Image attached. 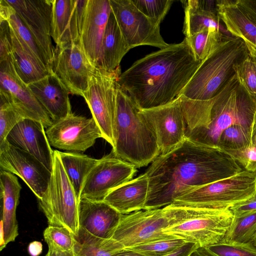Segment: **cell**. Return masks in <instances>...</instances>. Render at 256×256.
<instances>
[{"label": "cell", "mask_w": 256, "mask_h": 256, "mask_svg": "<svg viewBox=\"0 0 256 256\" xmlns=\"http://www.w3.org/2000/svg\"><path fill=\"white\" fill-rule=\"evenodd\" d=\"M116 256H145L144 254L128 248H124L120 250Z\"/></svg>", "instance_id": "cell-48"}, {"label": "cell", "mask_w": 256, "mask_h": 256, "mask_svg": "<svg viewBox=\"0 0 256 256\" xmlns=\"http://www.w3.org/2000/svg\"><path fill=\"white\" fill-rule=\"evenodd\" d=\"M230 154L187 138L164 154H160L144 172L149 186L144 210L173 204L188 190L232 176L242 171Z\"/></svg>", "instance_id": "cell-1"}, {"label": "cell", "mask_w": 256, "mask_h": 256, "mask_svg": "<svg viewBox=\"0 0 256 256\" xmlns=\"http://www.w3.org/2000/svg\"><path fill=\"white\" fill-rule=\"evenodd\" d=\"M256 192V176L244 170L229 178L192 188L173 204L210 209H227Z\"/></svg>", "instance_id": "cell-7"}, {"label": "cell", "mask_w": 256, "mask_h": 256, "mask_svg": "<svg viewBox=\"0 0 256 256\" xmlns=\"http://www.w3.org/2000/svg\"><path fill=\"white\" fill-rule=\"evenodd\" d=\"M120 66L112 71L96 68L90 76L87 90L82 97L98 125L102 138L114 146V124L116 107L118 80Z\"/></svg>", "instance_id": "cell-9"}, {"label": "cell", "mask_w": 256, "mask_h": 256, "mask_svg": "<svg viewBox=\"0 0 256 256\" xmlns=\"http://www.w3.org/2000/svg\"><path fill=\"white\" fill-rule=\"evenodd\" d=\"M186 242L182 239L172 238L158 240L128 248L138 252L145 256H165Z\"/></svg>", "instance_id": "cell-37"}, {"label": "cell", "mask_w": 256, "mask_h": 256, "mask_svg": "<svg viewBox=\"0 0 256 256\" xmlns=\"http://www.w3.org/2000/svg\"><path fill=\"white\" fill-rule=\"evenodd\" d=\"M234 158L244 167V170L256 176V149L250 148L246 152L235 156Z\"/></svg>", "instance_id": "cell-42"}, {"label": "cell", "mask_w": 256, "mask_h": 256, "mask_svg": "<svg viewBox=\"0 0 256 256\" xmlns=\"http://www.w3.org/2000/svg\"><path fill=\"white\" fill-rule=\"evenodd\" d=\"M0 166L21 178L38 200L48 188L52 172L35 156L7 140L0 146Z\"/></svg>", "instance_id": "cell-16"}, {"label": "cell", "mask_w": 256, "mask_h": 256, "mask_svg": "<svg viewBox=\"0 0 256 256\" xmlns=\"http://www.w3.org/2000/svg\"><path fill=\"white\" fill-rule=\"evenodd\" d=\"M218 14L228 30L256 48V20L238 0H216Z\"/></svg>", "instance_id": "cell-26"}, {"label": "cell", "mask_w": 256, "mask_h": 256, "mask_svg": "<svg viewBox=\"0 0 256 256\" xmlns=\"http://www.w3.org/2000/svg\"><path fill=\"white\" fill-rule=\"evenodd\" d=\"M146 16L160 25L173 3L170 0H132Z\"/></svg>", "instance_id": "cell-39"}, {"label": "cell", "mask_w": 256, "mask_h": 256, "mask_svg": "<svg viewBox=\"0 0 256 256\" xmlns=\"http://www.w3.org/2000/svg\"><path fill=\"white\" fill-rule=\"evenodd\" d=\"M44 128L41 122L25 118L12 129L6 140L10 144L35 156L52 172L54 151Z\"/></svg>", "instance_id": "cell-21"}, {"label": "cell", "mask_w": 256, "mask_h": 256, "mask_svg": "<svg viewBox=\"0 0 256 256\" xmlns=\"http://www.w3.org/2000/svg\"><path fill=\"white\" fill-rule=\"evenodd\" d=\"M28 29L50 66L54 52L52 42V0H6Z\"/></svg>", "instance_id": "cell-17"}, {"label": "cell", "mask_w": 256, "mask_h": 256, "mask_svg": "<svg viewBox=\"0 0 256 256\" xmlns=\"http://www.w3.org/2000/svg\"><path fill=\"white\" fill-rule=\"evenodd\" d=\"M76 256H116L124 246L116 240L96 236L80 228L74 236Z\"/></svg>", "instance_id": "cell-31"}, {"label": "cell", "mask_w": 256, "mask_h": 256, "mask_svg": "<svg viewBox=\"0 0 256 256\" xmlns=\"http://www.w3.org/2000/svg\"><path fill=\"white\" fill-rule=\"evenodd\" d=\"M10 28L11 58L20 78L28 85L48 75L50 72L48 68L23 47L10 26Z\"/></svg>", "instance_id": "cell-28"}, {"label": "cell", "mask_w": 256, "mask_h": 256, "mask_svg": "<svg viewBox=\"0 0 256 256\" xmlns=\"http://www.w3.org/2000/svg\"><path fill=\"white\" fill-rule=\"evenodd\" d=\"M136 168L117 157L112 150L98 159L86 176L80 200L104 201L114 189L132 180Z\"/></svg>", "instance_id": "cell-12"}, {"label": "cell", "mask_w": 256, "mask_h": 256, "mask_svg": "<svg viewBox=\"0 0 256 256\" xmlns=\"http://www.w3.org/2000/svg\"><path fill=\"white\" fill-rule=\"evenodd\" d=\"M229 209L234 216L256 212V192L249 198L234 204Z\"/></svg>", "instance_id": "cell-43"}, {"label": "cell", "mask_w": 256, "mask_h": 256, "mask_svg": "<svg viewBox=\"0 0 256 256\" xmlns=\"http://www.w3.org/2000/svg\"><path fill=\"white\" fill-rule=\"evenodd\" d=\"M186 38L196 58L200 62L224 40L229 38L216 28L205 29Z\"/></svg>", "instance_id": "cell-35"}, {"label": "cell", "mask_w": 256, "mask_h": 256, "mask_svg": "<svg viewBox=\"0 0 256 256\" xmlns=\"http://www.w3.org/2000/svg\"><path fill=\"white\" fill-rule=\"evenodd\" d=\"M252 131L240 125H233L224 130L217 148L234 158L250 148Z\"/></svg>", "instance_id": "cell-34"}, {"label": "cell", "mask_w": 256, "mask_h": 256, "mask_svg": "<svg viewBox=\"0 0 256 256\" xmlns=\"http://www.w3.org/2000/svg\"><path fill=\"white\" fill-rule=\"evenodd\" d=\"M184 10L183 32L186 38L208 28H216L228 38H236L226 29L218 12L198 8L193 0H182Z\"/></svg>", "instance_id": "cell-29"}, {"label": "cell", "mask_w": 256, "mask_h": 256, "mask_svg": "<svg viewBox=\"0 0 256 256\" xmlns=\"http://www.w3.org/2000/svg\"><path fill=\"white\" fill-rule=\"evenodd\" d=\"M46 256H76L73 250H63L54 248H48Z\"/></svg>", "instance_id": "cell-46"}, {"label": "cell", "mask_w": 256, "mask_h": 256, "mask_svg": "<svg viewBox=\"0 0 256 256\" xmlns=\"http://www.w3.org/2000/svg\"><path fill=\"white\" fill-rule=\"evenodd\" d=\"M248 49L249 51L250 55L255 62L256 64V48L254 47L252 44H250L244 42Z\"/></svg>", "instance_id": "cell-51"}, {"label": "cell", "mask_w": 256, "mask_h": 256, "mask_svg": "<svg viewBox=\"0 0 256 256\" xmlns=\"http://www.w3.org/2000/svg\"><path fill=\"white\" fill-rule=\"evenodd\" d=\"M149 182L144 173L112 190L104 201L122 214L144 209Z\"/></svg>", "instance_id": "cell-25"}, {"label": "cell", "mask_w": 256, "mask_h": 256, "mask_svg": "<svg viewBox=\"0 0 256 256\" xmlns=\"http://www.w3.org/2000/svg\"><path fill=\"white\" fill-rule=\"evenodd\" d=\"M111 12L110 0H88L80 42L87 58L98 66L102 41Z\"/></svg>", "instance_id": "cell-20"}, {"label": "cell", "mask_w": 256, "mask_h": 256, "mask_svg": "<svg viewBox=\"0 0 256 256\" xmlns=\"http://www.w3.org/2000/svg\"><path fill=\"white\" fill-rule=\"evenodd\" d=\"M0 20H6L23 47L50 70L48 62L32 35L13 8L6 0H0Z\"/></svg>", "instance_id": "cell-30"}, {"label": "cell", "mask_w": 256, "mask_h": 256, "mask_svg": "<svg viewBox=\"0 0 256 256\" xmlns=\"http://www.w3.org/2000/svg\"><path fill=\"white\" fill-rule=\"evenodd\" d=\"M130 50L111 10L102 41L100 60L97 68L108 71L116 70L120 66L122 58Z\"/></svg>", "instance_id": "cell-27"}, {"label": "cell", "mask_w": 256, "mask_h": 256, "mask_svg": "<svg viewBox=\"0 0 256 256\" xmlns=\"http://www.w3.org/2000/svg\"><path fill=\"white\" fill-rule=\"evenodd\" d=\"M212 256H256V250L223 243L204 248Z\"/></svg>", "instance_id": "cell-41"}, {"label": "cell", "mask_w": 256, "mask_h": 256, "mask_svg": "<svg viewBox=\"0 0 256 256\" xmlns=\"http://www.w3.org/2000/svg\"><path fill=\"white\" fill-rule=\"evenodd\" d=\"M256 120V102L236 74L214 100L204 124L186 132L198 144L217 148L222 132L233 125L252 132Z\"/></svg>", "instance_id": "cell-4"}, {"label": "cell", "mask_w": 256, "mask_h": 256, "mask_svg": "<svg viewBox=\"0 0 256 256\" xmlns=\"http://www.w3.org/2000/svg\"><path fill=\"white\" fill-rule=\"evenodd\" d=\"M200 63L185 38L137 60L117 82L140 110L150 109L178 98Z\"/></svg>", "instance_id": "cell-2"}, {"label": "cell", "mask_w": 256, "mask_h": 256, "mask_svg": "<svg viewBox=\"0 0 256 256\" xmlns=\"http://www.w3.org/2000/svg\"><path fill=\"white\" fill-rule=\"evenodd\" d=\"M42 246L40 242L34 241L28 246V251L31 256H38L42 252Z\"/></svg>", "instance_id": "cell-47"}, {"label": "cell", "mask_w": 256, "mask_h": 256, "mask_svg": "<svg viewBox=\"0 0 256 256\" xmlns=\"http://www.w3.org/2000/svg\"><path fill=\"white\" fill-rule=\"evenodd\" d=\"M222 243L256 250V212L234 216Z\"/></svg>", "instance_id": "cell-33"}, {"label": "cell", "mask_w": 256, "mask_h": 256, "mask_svg": "<svg viewBox=\"0 0 256 256\" xmlns=\"http://www.w3.org/2000/svg\"><path fill=\"white\" fill-rule=\"evenodd\" d=\"M190 256H212L203 247H198L195 250Z\"/></svg>", "instance_id": "cell-49"}, {"label": "cell", "mask_w": 256, "mask_h": 256, "mask_svg": "<svg viewBox=\"0 0 256 256\" xmlns=\"http://www.w3.org/2000/svg\"><path fill=\"white\" fill-rule=\"evenodd\" d=\"M199 246L196 244L186 242L172 252L165 256H190Z\"/></svg>", "instance_id": "cell-44"}, {"label": "cell", "mask_w": 256, "mask_h": 256, "mask_svg": "<svg viewBox=\"0 0 256 256\" xmlns=\"http://www.w3.org/2000/svg\"><path fill=\"white\" fill-rule=\"evenodd\" d=\"M38 201L49 225L64 228L74 236L78 235L79 201L62 166L58 150H54L50 182Z\"/></svg>", "instance_id": "cell-8"}, {"label": "cell", "mask_w": 256, "mask_h": 256, "mask_svg": "<svg viewBox=\"0 0 256 256\" xmlns=\"http://www.w3.org/2000/svg\"><path fill=\"white\" fill-rule=\"evenodd\" d=\"M95 68L84 54L80 41L62 46H56L50 72L70 94L82 96Z\"/></svg>", "instance_id": "cell-13"}, {"label": "cell", "mask_w": 256, "mask_h": 256, "mask_svg": "<svg viewBox=\"0 0 256 256\" xmlns=\"http://www.w3.org/2000/svg\"><path fill=\"white\" fill-rule=\"evenodd\" d=\"M88 0H52V38L56 46L80 41Z\"/></svg>", "instance_id": "cell-19"}, {"label": "cell", "mask_w": 256, "mask_h": 256, "mask_svg": "<svg viewBox=\"0 0 256 256\" xmlns=\"http://www.w3.org/2000/svg\"><path fill=\"white\" fill-rule=\"evenodd\" d=\"M169 224L164 208L141 210L122 214L112 238L124 248L158 240L176 238L164 232Z\"/></svg>", "instance_id": "cell-10"}, {"label": "cell", "mask_w": 256, "mask_h": 256, "mask_svg": "<svg viewBox=\"0 0 256 256\" xmlns=\"http://www.w3.org/2000/svg\"><path fill=\"white\" fill-rule=\"evenodd\" d=\"M240 4L256 20V0H238Z\"/></svg>", "instance_id": "cell-45"}, {"label": "cell", "mask_w": 256, "mask_h": 256, "mask_svg": "<svg viewBox=\"0 0 256 256\" xmlns=\"http://www.w3.org/2000/svg\"><path fill=\"white\" fill-rule=\"evenodd\" d=\"M235 74L256 102V64L250 55L234 68Z\"/></svg>", "instance_id": "cell-40"}, {"label": "cell", "mask_w": 256, "mask_h": 256, "mask_svg": "<svg viewBox=\"0 0 256 256\" xmlns=\"http://www.w3.org/2000/svg\"><path fill=\"white\" fill-rule=\"evenodd\" d=\"M164 208L169 220V224L164 232L199 247L222 243L234 217L229 208L210 209L174 204Z\"/></svg>", "instance_id": "cell-6"}, {"label": "cell", "mask_w": 256, "mask_h": 256, "mask_svg": "<svg viewBox=\"0 0 256 256\" xmlns=\"http://www.w3.org/2000/svg\"><path fill=\"white\" fill-rule=\"evenodd\" d=\"M0 100V146L6 140L12 129L24 119L2 96Z\"/></svg>", "instance_id": "cell-38"}, {"label": "cell", "mask_w": 256, "mask_h": 256, "mask_svg": "<svg viewBox=\"0 0 256 256\" xmlns=\"http://www.w3.org/2000/svg\"><path fill=\"white\" fill-rule=\"evenodd\" d=\"M0 184L2 200L0 250H2L7 244L14 242L18 234L16 210L22 188L14 174L2 170Z\"/></svg>", "instance_id": "cell-24"}, {"label": "cell", "mask_w": 256, "mask_h": 256, "mask_svg": "<svg viewBox=\"0 0 256 256\" xmlns=\"http://www.w3.org/2000/svg\"><path fill=\"white\" fill-rule=\"evenodd\" d=\"M44 238L48 248L63 250H73L74 236L68 229L49 225L44 232Z\"/></svg>", "instance_id": "cell-36"}, {"label": "cell", "mask_w": 256, "mask_h": 256, "mask_svg": "<svg viewBox=\"0 0 256 256\" xmlns=\"http://www.w3.org/2000/svg\"><path fill=\"white\" fill-rule=\"evenodd\" d=\"M114 136V154L136 168L148 166L160 154L152 126L118 84Z\"/></svg>", "instance_id": "cell-3"}, {"label": "cell", "mask_w": 256, "mask_h": 256, "mask_svg": "<svg viewBox=\"0 0 256 256\" xmlns=\"http://www.w3.org/2000/svg\"><path fill=\"white\" fill-rule=\"evenodd\" d=\"M50 146L70 152H84L102 136L94 120L71 113L52 122L46 130Z\"/></svg>", "instance_id": "cell-14"}, {"label": "cell", "mask_w": 256, "mask_h": 256, "mask_svg": "<svg viewBox=\"0 0 256 256\" xmlns=\"http://www.w3.org/2000/svg\"><path fill=\"white\" fill-rule=\"evenodd\" d=\"M78 214L80 228L105 239L112 238L122 215L104 201L86 199L79 200Z\"/></svg>", "instance_id": "cell-22"}, {"label": "cell", "mask_w": 256, "mask_h": 256, "mask_svg": "<svg viewBox=\"0 0 256 256\" xmlns=\"http://www.w3.org/2000/svg\"><path fill=\"white\" fill-rule=\"evenodd\" d=\"M124 38L130 49L150 46L160 49L168 46L160 34V25L144 14L132 0H110Z\"/></svg>", "instance_id": "cell-11"}, {"label": "cell", "mask_w": 256, "mask_h": 256, "mask_svg": "<svg viewBox=\"0 0 256 256\" xmlns=\"http://www.w3.org/2000/svg\"><path fill=\"white\" fill-rule=\"evenodd\" d=\"M28 86L52 122L64 118L72 112L70 92L52 72Z\"/></svg>", "instance_id": "cell-23"}, {"label": "cell", "mask_w": 256, "mask_h": 256, "mask_svg": "<svg viewBox=\"0 0 256 256\" xmlns=\"http://www.w3.org/2000/svg\"><path fill=\"white\" fill-rule=\"evenodd\" d=\"M249 54L242 39H225L201 62L180 96L196 100L214 98L234 76L235 66Z\"/></svg>", "instance_id": "cell-5"}, {"label": "cell", "mask_w": 256, "mask_h": 256, "mask_svg": "<svg viewBox=\"0 0 256 256\" xmlns=\"http://www.w3.org/2000/svg\"><path fill=\"white\" fill-rule=\"evenodd\" d=\"M0 95L24 119L41 122L46 128L52 124L47 112L18 76L12 59L0 62Z\"/></svg>", "instance_id": "cell-15"}, {"label": "cell", "mask_w": 256, "mask_h": 256, "mask_svg": "<svg viewBox=\"0 0 256 256\" xmlns=\"http://www.w3.org/2000/svg\"><path fill=\"white\" fill-rule=\"evenodd\" d=\"M156 132L160 154H164L185 139L186 124L180 97L167 104L140 110Z\"/></svg>", "instance_id": "cell-18"}, {"label": "cell", "mask_w": 256, "mask_h": 256, "mask_svg": "<svg viewBox=\"0 0 256 256\" xmlns=\"http://www.w3.org/2000/svg\"><path fill=\"white\" fill-rule=\"evenodd\" d=\"M250 148L256 149V120L254 124L252 132Z\"/></svg>", "instance_id": "cell-50"}, {"label": "cell", "mask_w": 256, "mask_h": 256, "mask_svg": "<svg viewBox=\"0 0 256 256\" xmlns=\"http://www.w3.org/2000/svg\"><path fill=\"white\" fill-rule=\"evenodd\" d=\"M58 152L62 166L79 201L85 180L98 159L79 152L60 151Z\"/></svg>", "instance_id": "cell-32"}]
</instances>
